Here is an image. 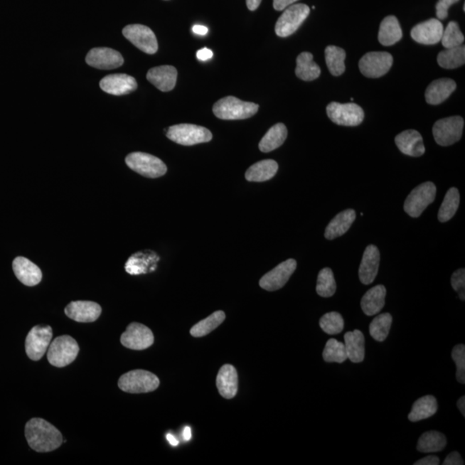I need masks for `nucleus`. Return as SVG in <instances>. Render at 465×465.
<instances>
[{"instance_id":"f257e3e1","label":"nucleus","mask_w":465,"mask_h":465,"mask_svg":"<svg viewBox=\"0 0 465 465\" xmlns=\"http://www.w3.org/2000/svg\"><path fill=\"white\" fill-rule=\"evenodd\" d=\"M26 437L28 446L38 452L55 451L63 442L60 432L52 424L41 418L31 419L27 422Z\"/></svg>"},{"instance_id":"f03ea898","label":"nucleus","mask_w":465,"mask_h":465,"mask_svg":"<svg viewBox=\"0 0 465 465\" xmlns=\"http://www.w3.org/2000/svg\"><path fill=\"white\" fill-rule=\"evenodd\" d=\"M258 111V105L232 96L223 97L213 106L215 116L223 120L247 119L255 116Z\"/></svg>"},{"instance_id":"7ed1b4c3","label":"nucleus","mask_w":465,"mask_h":465,"mask_svg":"<svg viewBox=\"0 0 465 465\" xmlns=\"http://www.w3.org/2000/svg\"><path fill=\"white\" fill-rule=\"evenodd\" d=\"M160 379L150 371L134 370L122 375L118 381V387L124 392L130 394L149 393L158 389Z\"/></svg>"},{"instance_id":"20e7f679","label":"nucleus","mask_w":465,"mask_h":465,"mask_svg":"<svg viewBox=\"0 0 465 465\" xmlns=\"http://www.w3.org/2000/svg\"><path fill=\"white\" fill-rule=\"evenodd\" d=\"M80 352L79 345L69 336L57 337L48 349V360L55 367H65L75 360Z\"/></svg>"},{"instance_id":"39448f33","label":"nucleus","mask_w":465,"mask_h":465,"mask_svg":"<svg viewBox=\"0 0 465 465\" xmlns=\"http://www.w3.org/2000/svg\"><path fill=\"white\" fill-rule=\"evenodd\" d=\"M166 137L171 141L183 146L205 144L212 140L209 129L194 124H178L166 129Z\"/></svg>"},{"instance_id":"423d86ee","label":"nucleus","mask_w":465,"mask_h":465,"mask_svg":"<svg viewBox=\"0 0 465 465\" xmlns=\"http://www.w3.org/2000/svg\"><path fill=\"white\" fill-rule=\"evenodd\" d=\"M126 164L134 172L146 178H156L165 175L167 167L160 159L149 154L136 152L125 159Z\"/></svg>"},{"instance_id":"0eeeda50","label":"nucleus","mask_w":465,"mask_h":465,"mask_svg":"<svg viewBox=\"0 0 465 465\" xmlns=\"http://www.w3.org/2000/svg\"><path fill=\"white\" fill-rule=\"evenodd\" d=\"M309 7L305 4H296L287 8L276 23L275 32L279 38H287L299 30L309 17Z\"/></svg>"},{"instance_id":"6e6552de","label":"nucleus","mask_w":465,"mask_h":465,"mask_svg":"<svg viewBox=\"0 0 465 465\" xmlns=\"http://www.w3.org/2000/svg\"><path fill=\"white\" fill-rule=\"evenodd\" d=\"M436 186L434 183L426 182L415 187L407 196L405 203V210L411 218H417L428 205L434 201Z\"/></svg>"},{"instance_id":"1a4fd4ad","label":"nucleus","mask_w":465,"mask_h":465,"mask_svg":"<svg viewBox=\"0 0 465 465\" xmlns=\"http://www.w3.org/2000/svg\"><path fill=\"white\" fill-rule=\"evenodd\" d=\"M464 121L459 116L444 118L435 122L432 128L434 140L440 146H447L462 137Z\"/></svg>"},{"instance_id":"9d476101","label":"nucleus","mask_w":465,"mask_h":465,"mask_svg":"<svg viewBox=\"0 0 465 465\" xmlns=\"http://www.w3.org/2000/svg\"><path fill=\"white\" fill-rule=\"evenodd\" d=\"M327 114L334 124L354 127L364 121L365 113L360 105L353 103L340 104L332 102L328 105Z\"/></svg>"},{"instance_id":"9b49d317","label":"nucleus","mask_w":465,"mask_h":465,"mask_svg":"<svg viewBox=\"0 0 465 465\" xmlns=\"http://www.w3.org/2000/svg\"><path fill=\"white\" fill-rule=\"evenodd\" d=\"M393 65V57L387 52H370L358 63L363 75L377 79L385 75Z\"/></svg>"},{"instance_id":"f8f14e48","label":"nucleus","mask_w":465,"mask_h":465,"mask_svg":"<svg viewBox=\"0 0 465 465\" xmlns=\"http://www.w3.org/2000/svg\"><path fill=\"white\" fill-rule=\"evenodd\" d=\"M53 331L50 326H36L28 332L26 341V350L31 360L38 361L48 352L52 341Z\"/></svg>"},{"instance_id":"ddd939ff","label":"nucleus","mask_w":465,"mask_h":465,"mask_svg":"<svg viewBox=\"0 0 465 465\" xmlns=\"http://www.w3.org/2000/svg\"><path fill=\"white\" fill-rule=\"evenodd\" d=\"M122 34L130 43L146 54L154 55L158 51V42L150 28L142 24H130L122 30Z\"/></svg>"},{"instance_id":"4468645a","label":"nucleus","mask_w":465,"mask_h":465,"mask_svg":"<svg viewBox=\"0 0 465 465\" xmlns=\"http://www.w3.org/2000/svg\"><path fill=\"white\" fill-rule=\"evenodd\" d=\"M121 343L129 349L141 351L150 348L154 344L153 332L144 324L133 322L122 334Z\"/></svg>"},{"instance_id":"2eb2a0df","label":"nucleus","mask_w":465,"mask_h":465,"mask_svg":"<svg viewBox=\"0 0 465 465\" xmlns=\"http://www.w3.org/2000/svg\"><path fill=\"white\" fill-rule=\"evenodd\" d=\"M296 269V261L295 260L289 259L284 261L262 277V279L260 280V287L268 292H275L283 288Z\"/></svg>"},{"instance_id":"dca6fc26","label":"nucleus","mask_w":465,"mask_h":465,"mask_svg":"<svg viewBox=\"0 0 465 465\" xmlns=\"http://www.w3.org/2000/svg\"><path fill=\"white\" fill-rule=\"evenodd\" d=\"M85 61L92 68L111 70L122 66L124 60L119 52L109 48H95L90 50Z\"/></svg>"},{"instance_id":"f3484780","label":"nucleus","mask_w":465,"mask_h":465,"mask_svg":"<svg viewBox=\"0 0 465 465\" xmlns=\"http://www.w3.org/2000/svg\"><path fill=\"white\" fill-rule=\"evenodd\" d=\"M444 26L440 20L431 18L418 23L411 31V38L424 45L437 44L442 40Z\"/></svg>"},{"instance_id":"a211bd4d","label":"nucleus","mask_w":465,"mask_h":465,"mask_svg":"<svg viewBox=\"0 0 465 465\" xmlns=\"http://www.w3.org/2000/svg\"><path fill=\"white\" fill-rule=\"evenodd\" d=\"M100 85L104 92L115 96L127 95L137 89L136 79L125 73L107 75L101 80Z\"/></svg>"},{"instance_id":"6ab92c4d","label":"nucleus","mask_w":465,"mask_h":465,"mask_svg":"<svg viewBox=\"0 0 465 465\" xmlns=\"http://www.w3.org/2000/svg\"><path fill=\"white\" fill-rule=\"evenodd\" d=\"M101 313L100 305L90 301H72L65 309V314L68 317L73 321L82 322V324L97 321Z\"/></svg>"},{"instance_id":"aec40b11","label":"nucleus","mask_w":465,"mask_h":465,"mask_svg":"<svg viewBox=\"0 0 465 465\" xmlns=\"http://www.w3.org/2000/svg\"><path fill=\"white\" fill-rule=\"evenodd\" d=\"M12 268L17 279L26 287H35L42 281L41 269L24 257H17L12 263Z\"/></svg>"},{"instance_id":"412c9836","label":"nucleus","mask_w":465,"mask_h":465,"mask_svg":"<svg viewBox=\"0 0 465 465\" xmlns=\"http://www.w3.org/2000/svg\"><path fill=\"white\" fill-rule=\"evenodd\" d=\"M380 264V252L374 245L366 247L358 270V276L362 284L365 285L373 283L378 275Z\"/></svg>"},{"instance_id":"4be33fe9","label":"nucleus","mask_w":465,"mask_h":465,"mask_svg":"<svg viewBox=\"0 0 465 465\" xmlns=\"http://www.w3.org/2000/svg\"><path fill=\"white\" fill-rule=\"evenodd\" d=\"M395 144L402 154L412 157H419L425 154L422 134L415 129L405 130L395 139Z\"/></svg>"},{"instance_id":"5701e85b","label":"nucleus","mask_w":465,"mask_h":465,"mask_svg":"<svg viewBox=\"0 0 465 465\" xmlns=\"http://www.w3.org/2000/svg\"><path fill=\"white\" fill-rule=\"evenodd\" d=\"M177 69L173 66H160L151 68L146 79L161 92H170L177 82Z\"/></svg>"},{"instance_id":"b1692460","label":"nucleus","mask_w":465,"mask_h":465,"mask_svg":"<svg viewBox=\"0 0 465 465\" xmlns=\"http://www.w3.org/2000/svg\"><path fill=\"white\" fill-rule=\"evenodd\" d=\"M216 386L220 395L226 399L235 397L238 391L237 370L231 365H224L216 377Z\"/></svg>"},{"instance_id":"393cba45","label":"nucleus","mask_w":465,"mask_h":465,"mask_svg":"<svg viewBox=\"0 0 465 465\" xmlns=\"http://www.w3.org/2000/svg\"><path fill=\"white\" fill-rule=\"evenodd\" d=\"M456 84L454 80L451 79H439L428 85L425 97L427 104L432 105H438L443 103L447 100L451 93L455 91Z\"/></svg>"},{"instance_id":"a878e982","label":"nucleus","mask_w":465,"mask_h":465,"mask_svg":"<svg viewBox=\"0 0 465 465\" xmlns=\"http://www.w3.org/2000/svg\"><path fill=\"white\" fill-rule=\"evenodd\" d=\"M386 288L377 285L367 292L361 300V308L366 316H373L381 311L385 304Z\"/></svg>"},{"instance_id":"bb28decb","label":"nucleus","mask_w":465,"mask_h":465,"mask_svg":"<svg viewBox=\"0 0 465 465\" xmlns=\"http://www.w3.org/2000/svg\"><path fill=\"white\" fill-rule=\"evenodd\" d=\"M355 219H356V212L353 210L341 212L326 228L325 237L328 240H333L343 235L352 226Z\"/></svg>"},{"instance_id":"cd10ccee","label":"nucleus","mask_w":465,"mask_h":465,"mask_svg":"<svg viewBox=\"0 0 465 465\" xmlns=\"http://www.w3.org/2000/svg\"><path fill=\"white\" fill-rule=\"evenodd\" d=\"M345 348L348 358L353 363H361L365 360V342L364 333L360 330L345 333Z\"/></svg>"},{"instance_id":"c85d7f7f","label":"nucleus","mask_w":465,"mask_h":465,"mask_svg":"<svg viewBox=\"0 0 465 465\" xmlns=\"http://www.w3.org/2000/svg\"><path fill=\"white\" fill-rule=\"evenodd\" d=\"M402 38V31L398 19L395 16H388L381 23L378 32V41L383 46H391Z\"/></svg>"},{"instance_id":"c756f323","label":"nucleus","mask_w":465,"mask_h":465,"mask_svg":"<svg viewBox=\"0 0 465 465\" xmlns=\"http://www.w3.org/2000/svg\"><path fill=\"white\" fill-rule=\"evenodd\" d=\"M437 410V400L434 395H425L414 403L409 415V419L412 422L423 421V419L432 417Z\"/></svg>"},{"instance_id":"7c9ffc66","label":"nucleus","mask_w":465,"mask_h":465,"mask_svg":"<svg viewBox=\"0 0 465 465\" xmlns=\"http://www.w3.org/2000/svg\"><path fill=\"white\" fill-rule=\"evenodd\" d=\"M287 136V128L284 124L272 126L260 142L259 148L261 152L269 153L279 149L284 144Z\"/></svg>"},{"instance_id":"2f4dec72","label":"nucleus","mask_w":465,"mask_h":465,"mask_svg":"<svg viewBox=\"0 0 465 465\" xmlns=\"http://www.w3.org/2000/svg\"><path fill=\"white\" fill-rule=\"evenodd\" d=\"M279 165L275 161L264 160L255 163L246 172L247 181L250 182H264L275 176Z\"/></svg>"},{"instance_id":"473e14b6","label":"nucleus","mask_w":465,"mask_h":465,"mask_svg":"<svg viewBox=\"0 0 465 465\" xmlns=\"http://www.w3.org/2000/svg\"><path fill=\"white\" fill-rule=\"evenodd\" d=\"M296 75L301 80L313 81L321 75V68L313 60V55L303 52L297 57Z\"/></svg>"},{"instance_id":"72a5a7b5","label":"nucleus","mask_w":465,"mask_h":465,"mask_svg":"<svg viewBox=\"0 0 465 465\" xmlns=\"http://www.w3.org/2000/svg\"><path fill=\"white\" fill-rule=\"evenodd\" d=\"M447 444V437L442 432L429 431L419 437L417 450L423 454H435V452L443 451Z\"/></svg>"},{"instance_id":"f704fd0d","label":"nucleus","mask_w":465,"mask_h":465,"mask_svg":"<svg viewBox=\"0 0 465 465\" xmlns=\"http://www.w3.org/2000/svg\"><path fill=\"white\" fill-rule=\"evenodd\" d=\"M326 63L333 76L343 75L346 70V51L343 48L330 45L325 50Z\"/></svg>"},{"instance_id":"c9c22d12","label":"nucleus","mask_w":465,"mask_h":465,"mask_svg":"<svg viewBox=\"0 0 465 465\" xmlns=\"http://www.w3.org/2000/svg\"><path fill=\"white\" fill-rule=\"evenodd\" d=\"M438 63L440 67L446 69H454L463 66L465 63V47L461 46L446 48L438 55Z\"/></svg>"},{"instance_id":"e433bc0d","label":"nucleus","mask_w":465,"mask_h":465,"mask_svg":"<svg viewBox=\"0 0 465 465\" xmlns=\"http://www.w3.org/2000/svg\"><path fill=\"white\" fill-rule=\"evenodd\" d=\"M459 191L455 187H452L444 196V201L439 211V221L442 223L450 221L459 209Z\"/></svg>"},{"instance_id":"4c0bfd02","label":"nucleus","mask_w":465,"mask_h":465,"mask_svg":"<svg viewBox=\"0 0 465 465\" xmlns=\"http://www.w3.org/2000/svg\"><path fill=\"white\" fill-rule=\"evenodd\" d=\"M225 313L223 311H216L206 319L199 321L198 324L193 326L191 329V334L193 337L200 338L207 336L216 328L221 325L225 320Z\"/></svg>"},{"instance_id":"58836bf2","label":"nucleus","mask_w":465,"mask_h":465,"mask_svg":"<svg viewBox=\"0 0 465 465\" xmlns=\"http://www.w3.org/2000/svg\"><path fill=\"white\" fill-rule=\"evenodd\" d=\"M392 325V316L390 314L385 313L375 317L370 324V334L375 341L382 342L389 336Z\"/></svg>"},{"instance_id":"ea45409f","label":"nucleus","mask_w":465,"mask_h":465,"mask_svg":"<svg viewBox=\"0 0 465 465\" xmlns=\"http://www.w3.org/2000/svg\"><path fill=\"white\" fill-rule=\"evenodd\" d=\"M158 260L159 257L154 255V252L149 255L137 252V255L130 257L125 264V270L132 275L141 274L148 272L150 263L155 262Z\"/></svg>"},{"instance_id":"a19ab883","label":"nucleus","mask_w":465,"mask_h":465,"mask_svg":"<svg viewBox=\"0 0 465 465\" xmlns=\"http://www.w3.org/2000/svg\"><path fill=\"white\" fill-rule=\"evenodd\" d=\"M336 282L333 271L330 268H324L319 272L317 279L316 292L321 297H331L336 292Z\"/></svg>"},{"instance_id":"79ce46f5","label":"nucleus","mask_w":465,"mask_h":465,"mask_svg":"<svg viewBox=\"0 0 465 465\" xmlns=\"http://www.w3.org/2000/svg\"><path fill=\"white\" fill-rule=\"evenodd\" d=\"M322 357L326 362L338 363V364H342L348 360L345 345L336 338H330L327 342Z\"/></svg>"},{"instance_id":"37998d69","label":"nucleus","mask_w":465,"mask_h":465,"mask_svg":"<svg viewBox=\"0 0 465 465\" xmlns=\"http://www.w3.org/2000/svg\"><path fill=\"white\" fill-rule=\"evenodd\" d=\"M344 320L340 313L329 312L325 314L320 320V327L330 336L341 333L344 329Z\"/></svg>"},{"instance_id":"c03bdc74","label":"nucleus","mask_w":465,"mask_h":465,"mask_svg":"<svg viewBox=\"0 0 465 465\" xmlns=\"http://www.w3.org/2000/svg\"><path fill=\"white\" fill-rule=\"evenodd\" d=\"M442 43L444 48H452L459 47L464 42V36L460 31L458 23L450 22L443 31Z\"/></svg>"},{"instance_id":"a18cd8bd","label":"nucleus","mask_w":465,"mask_h":465,"mask_svg":"<svg viewBox=\"0 0 465 465\" xmlns=\"http://www.w3.org/2000/svg\"><path fill=\"white\" fill-rule=\"evenodd\" d=\"M452 360L456 365V380L464 385L465 383V346L459 344L454 346L451 352Z\"/></svg>"},{"instance_id":"49530a36","label":"nucleus","mask_w":465,"mask_h":465,"mask_svg":"<svg viewBox=\"0 0 465 465\" xmlns=\"http://www.w3.org/2000/svg\"><path fill=\"white\" fill-rule=\"evenodd\" d=\"M451 284L454 291L458 292L459 294L460 299L465 300L464 289H465V270L464 268L459 269L451 276Z\"/></svg>"},{"instance_id":"de8ad7c7","label":"nucleus","mask_w":465,"mask_h":465,"mask_svg":"<svg viewBox=\"0 0 465 465\" xmlns=\"http://www.w3.org/2000/svg\"><path fill=\"white\" fill-rule=\"evenodd\" d=\"M459 1V0H439L437 5H436V15H437V19H446L448 17L449 8Z\"/></svg>"},{"instance_id":"09e8293b","label":"nucleus","mask_w":465,"mask_h":465,"mask_svg":"<svg viewBox=\"0 0 465 465\" xmlns=\"http://www.w3.org/2000/svg\"><path fill=\"white\" fill-rule=\"evenodd\" d=\"M464 464V460L458 451L451 452L443 462V465H463Z\"/></svg>"},{"instance_id":"8fccbe9b","label":"nucleus","mask_w":465,"mask_h":465,"mask_svg":"<svg viewBox=\"0 0 465 465\" xmlns=\"http://www.w3.org/2000/svg\"><path fill=\"white\" fill-rule=\"evenodd\" d=\"M299 0H273V7L276 11H284Z\"/></svg>"},{"instance_id":"3c124183","label":"nucleus","mask_w":465,"mask_h":465,"mask_svg":"<svg viewBox=\"0 0 465 465\" xmlns=\"http://www.w3.org/2000/svg\"><path fill=\"white\" fill-rule=\"evenodd\" d=\"M439 459L436 456H427L421 460L417 461L415 465H438L439 464Z\"/></svg>"},{"instance_id":"603ef678","label":"nucleus","mask_w":465,"mask_h":465,"mask_svg":"<svg viewBox=\"0 0 465 465\" xmlns=\"http://www.w3.org/2000/svg\"><path fill=\"white\" fill-rule=\"evenodd\" d=\"M197 57L198 60L205 61L213 57V52L209 50V48H203L197 52Z\"/></svg>"},{"instance_id":"864d4df0","label":"nucleus","mask_w":465,"mask_h":465,"mask_svg":"<svg viewBox=\"0 0 465 465\" xmlns=\"http://www.w3.org/2000/svg\"><path fill=\"white\" fill-rule=\"evenodd\" d=\"M193 31L195 34L205 36L208 33V28L203 26H199V24H196V26L193 27Z\"/></svg>"},{"instance_id":"5fc2aeb1","label":"nucleus","mask_w":465,"mask_h":465,"mask_svg":"<svg viewBox=\"0 0 465 465\" xmlns=\"http://www.w3.org/2000/svg\"><path fill=\"white\" fill-rule=\"evenodd\" d=\"M248 9L255 11L258 9L262 0H246Z\"/></svg>"},{"instance_id":"6e6d98bb","label":"nucleus","mask_w":465,"mask_h":465,"mask_svg":"<svg viewBox=\"0 0 465 465\" xmlns=\"http://www.w3.org/2000/svg\"><path fill=\"white\" fill-rule=\"evenodd\" d=\"M456 405H458V407H459L461 413H462V415H463V416L464 417V416H465V397H461L459 400L458 403H456Z\"/></svg>"},{"instance_id":"4d7b16f0","label":"nucleus","mask_w":465,"mask_h":465,"mask_svg":"<svg viewBox=\"0 0 465 465\" xmlns=\"http://www.w3.org/2000/svg\"><path fill=\"white\" fill-rule=\"evenodd\" d=\"M166 439L169 440V443L172 444L173 447H176L178 444V439L174 437L173 434H167L166 435Z\"/></svg>"},{"instance_id":"13d9d810","label":"nucleus","mask_w":465,"mask_h":465,"mask_svg":"<svg viewBox=\"0 0 465 465\" xmlns=\"http://www.w3.org/2000/svg\"><path fill=\"white\" fill-rule=\"evenodd\" d=\"M183 439H185L186 442H189L191 439V430L189 427H186L185 430H183Z\"/></svg>"}]
</instances>
